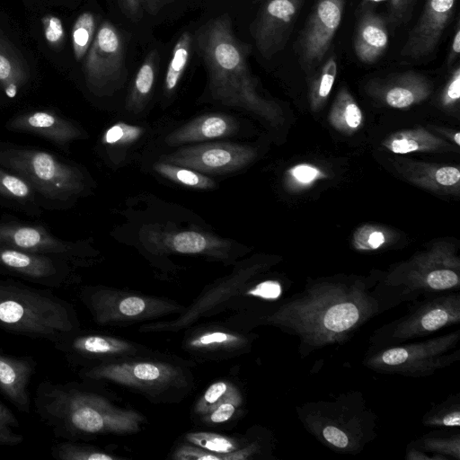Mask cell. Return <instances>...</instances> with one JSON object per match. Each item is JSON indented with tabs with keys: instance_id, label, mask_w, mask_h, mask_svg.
<instances>
[{
	"instance_id": "4dcf8cb0",
	"label": "cell",
	"mask_w": 460,
	"mask_h": 460,
	"mask_svg": "<svg viewBox=\"0 0 460 460\" xmlns=\"http://www.w3.org/2000/svg\"><path fill=\"white\" fill-rule=\"evenodd\" d=\"M232 401L241 403L242 398L238 390L231 384L219 381L212 384L197 404V411L209 413L220 403Z\"/></svg>"
},
{
	"instance_id": "2e32d148",
	"label": "cell",
	"mask_w": 460,
	"mask_h": 460,
	"mask_svg": "<svg viewBox=\"0 0 460 460\" xmlns=\"http://www.w3.org/2000/svg\"><path fill=\"white\" fill-rule=\"evenodd\" d=\"M35 369L33 358L13 356L0 349V392L20 411H30L29 385Z\"/></svg>"
},
{
	"instance_id": "cb8c5ba5",
	"label": "cell",
	"mask_w": 460,
	"mask_h": 460,
	"mask_svg": "<svg viewBox=\"0 0 460 460\" xmlns=\"http://www.w3.org/2000/svg\"><path fill=\"white\" fill-rule=\"evenodd\" d=\"M426 79L418 73L407 72L400 75L385 88V100L394 108H406L429 93Z\"/></svg>"
},
{
	"instance_id": "f6af8a7d",
	"label": "cell",
	"mask_w": 460,
	"mask_h": 460,
	"mask_svg": "<svg viewBox=\"0 0 460 460\" xmlns=\"http://www.w3.org/2000/svg\"><path fill=\"white\" fill-rule=\"evenodd\" d=\"M460 97V66L456 64L444 91L443 98L447 102H456Z\"/></svg>"
},
{
	"instance_id": "9c48e42d",
	"label": "cell",
	"mask_w": 460,
	"mask_h": 460,
	"mask_svg": "<svg viewBox=\"0 0 460 460\" xmlns=\"http://www.w3.org/2000/svg\"><path fill=\"white\" fill-rule=\"evenodd\" d=\"M125 68V45L119 31L109 21L99 26L85 55L84 70L88 87L95 93L111 90Z\"/></svg>"
},
{
	"instance_id": "ac0fdd59",
	"label": "cell",
	"mask_w": 460,
	"mask_h": 460,
	"mask_svg": "<svg viewBox=\"0 0 460 460\" xmlns=\"http://www.w3.org/2000/svg\"><path fill=\"white\" fill-rule=\"evenodd\" d=\"M65 145L81 136L80 129L71 121L49 111H29L12 119L7 126Z\"/></svg>"
},
{
	"instance_id": "836d02e7",
	"label": "cell",
	"mask_w": 460,
	"mask_h": 460,
	"mask_svg": "<svg viewBox=\"0 0 460 460\" xmlns=\"http://www.w3.org/2000/svg\"><path fill=\"white\" fill-rule=\"evenodd\" d=\"M187 439L199 447L216 454L224 455L239 449V446L234 440L214 433H189Z\"/></svg>"
},
{
	"instance_id": "ffe728a7",
	"label": "cell",
	"mask_w": 460,
	"mask_h": 460,
	"mask_svg": "<svg viewBox=\"0 0 460 460\" xmlns=\"http://www.w3.org/2000/svg\"><path fill=\"white\" fill-rule=\"evenodd\" d=\"M389 45V32L384 18L370 8L364 9L358 20L353 48L364 64L378 61Z\"/></svg>"
},
{
	"instance_id": "ee69618b",
	"label": "cell",
	"mask_w": 460,
	"mask_h": 460,
	"mask_svg": "<svg viewBox=\"0 0 460 460\" xmlns=\"http://www.w3.org/2000/svg\"><path fill=\"white\" fill-rule=\"evenodd\" d=\"M146 308V300L138 296H128L122 299L118 310L126 316H136L142 314Z\"/></svg>"
},
{
	"instance_id": "d4e9b609",
	"label": "cell",
	"mask_w": 460,
	"mask_h": 460,
	"mask_svg": "<svg viewBox=\"0 0 460 460\" xmlns=\"http://www.w3.org/2000/svg\"><path fill=\"white\" fill-rule=\"evenodd\" d=\"M409 445L434 456L435 460H460L459 430L429 432Z\"/></svg>"
},
{
	"instance_id": "ba28073f",
	"label": "cell",
	"mask_w": 460,
	"mask_h": 460,
	"mask_svg": "<svg viewBox=\"0 0 460 460\" xmlns=\"http://www.w3.org/2000/svg\"><path fill=\"white\" fill-rule=\"evenodd\" d=\"M0 161L49 199H67L84 188L80 172L48 152L12 149L1 152Z\"/></svg>"
},
{
	"instance_id": "b9f144b4",
	"label": "cell",
	"mask_w": 460,
	"mask_h": 460,
	"mask_svg": "<svg viewBox=\"0 0 460 460\" xmlns=\"http://www.w3.org/2000/svg\"><path fill=\"white\" fill-rule=\"evenodd\" d=\"M227 454H216L201 449V447L183 446L177 450L176 458L182 460H227Z\"/></svg>"
},
{
	"instance_id": "816d5d0a",
	"label": "cell",
	"mask_w": 460,
	"mask_h": 460,
	"mask_svg": "<svg viewBox=\"0 0 460 460\" xmlns=\"http://www.w3.org/2000/svg\"><path fill=\"white\" fill-rule=\"evenodd\" d=\"M460 54V24L457 20L455 27V31L453 33V37L451 40V43L449 46L447 64V66L455 65V62L457 61Z\"/></svg>"
},
{
	"instance_id": "5bb4252c",
	"label": "cell",
	"mask_w": 460,
	"mask_h": 460,
	"mask_svg": "<svg viewBox=\"0 0 460 460\" xmlns=\"http://www.w3.org/2000/svg\"><path fill=\"white\" fill-rule=\"evenodd\" d=\"M0 269L48 288L71 282L68 271L51 256L0 247Z\"/></svg>"
},
{
	"instance_id": "d6a6232c",
	"label": "cell",
	"mask_w": 460,
	"mask_h": 460,
	"mask_svg": "<svg viewBox=\"0 0 460 460\" xmlns=\"http://www.w3.org/2000/svg\"><path fill=\"white\" fill-rule=\"evenodd\" d=\"M318 66L313 81L312 94L314 100L322 101L327 98L333 86L338 73L337 58L334 55H329Z\"/></svg>"
},
{
	"instance_id": "f546056e",
	"label": "cell",
	"mask_w": 460,
	"mask_h": 460,
	"mask_svg": "<svg viewBox=\"0 0 460 460\" xmlns=\"http://www.w3.org/2000/svg\"><path fill=\"white\" fill-rule=\"evenodd\" d=\"M96 21L93 13L84 12L75 20L71 32L72 49L75 58L82 60L95 35Z\"/></svg>"
},
{
	"instance_id": "11a10c76",
	"label": "cell",
	"mask_w": 460,
	"mask_h": 460,
	"mask_svg": "<svg viewBox=\"0 0 460 460\" xmlns=\"http://www.w3.org/2000/svg\"><path fill=\"white\" fill-rule=\"evenodd\" d=\"M460 137V133H459V132H456V133L455 134V137H454V138H455V142H456L457 145H460V137Z\"/></svg>"
},
{
	"instance_id": "7dc6e473",
	"label": "cell",
	"mask_w": 460,
	"mask_h": 460,
	"mask_svg": "<svg viewBox=\"0 0 460 460\" xmlns=\"http://www.w3.org/2000/svg\"><path fill=\"white\" fill-rule=\"evenodd\" d=\"M435 179L438 183L444 186H452L460 180V172L457 168L445 166L437 170Z\"/></svg>"
},
{
	"instance_id": "74e56055",
	"label": "cell",
	"mask_w": 460,
	"mask_h": 460,
	"mask_svg": "<svg viewBox=\"0 0 460 460\" xmlns=\"http://www.w3.org/2000/svg\"><path fill=\"white\" fill-rule=\"evenodd\" d=\"M44 38L49 46L59 50L65 41L66 32L62 21L56 15L46 14L41 19Z\"/></svg>"
},
{
	"instance_id": "bcb514c9",
	"label": "cell",
	"mask_w": 460,
	"mask_h": 460,
	"mask_svg": "<svg viewBox=\"0 0 460 460\" xmlns=\"http://www.w3.org/2000/svg\"><path fill=\"white\" fill-rule=\"evenodd\" d=\"M238 405L239 403L232 401L220 403L209 412V421L213 423H222L228 420L234 415L235 407Z\"/></svg>"
},
{
	"instance_id": "7a4b0ae2",
	"label": "cell",
	"mask_w": 460,
	"mask_h": 460,
	"mask_svg": "<svg viewBox=\"0 0 460 460\" xmlns=\"http://www.w3.org/2000/svg\"><path fill=\"white\" fill-rule=\"evenodd\" d=\"M35 411L56 437L127 433L139 429L140 415L115 408L102 396L72 383L42 381L35 392Z\"/></svg>"
},
{
	"instance_id": "603a6c76",
	"label": "cell",
	"mask_w": 460,
	"mask_h": 460,
	"mask_svg": "<svg viewBox=\"0 0 460 460\" xmlns=\"http://www.w3.org/2000/svg\"><path fill=\"white\" fill-rule=\"evenodd\" d=\"M163 244L179 253H215L226 250L230 243L210 234L192 230L167 233L163 235Z\"/></svg>"
},
{
	"instance_id": "30bf717a",
	"label": "cell",
	"mask_w": 460,
	"mask_h": 460,
	"mask_svg": "<svg viewBox=\"0 0 460 460\" xmlns=\"http://www.w3.org/2000/svg\"><path fill=\"white\" fill-rule=\"evenodd\" d=\"M344 0H316L298 38V61L305 71H313L326 58L341 25Z\"/></svg>"
},
{
	"instance_id": "7c38bea8",
	"label": "cell",
	"mask_w": 460,
	"mask_h": 460,
	"mask_svg": "<svg viewBox=\"0 0 460 460\" xmlns=\"http://www.w3.org/2000/svg\"><path fill=\"white\" fill-rule=\"evenodd\" d=\"M305 0H266L252 28L260 54L271 58L286 45Z\"/></svg>"
},
{
	"instance_id": "6da1fadb",
	"label": "cell",
	"mask_w": 460,
	"mask_h": 460,
	"mask_svg": "<svg viewBox=\"0 0 460 460\" xmlns=\"http://www.w3.org/2000/svg\"><path fill=\"white\" fill-rule=\"evenodd\" d=\"M400 303L384 281L322 279L309 281L266 321L296 336L300 357L305 358L327 346L346 342L371 319Z\"/></svg>"
},
{
	"instance_id": "484cf974",
	"label": "cell",
	"mask_w": 460,
	"mask_h": 460,
	"mask_svg": "<svg viewBox=\"0 0 460 460\" xmlns=\"http://www.w3.org/2000/svg\"><path fill=\"white\" fill-rule=\"evenodd\" d=\"M158 59V52L152 50L138 68L128 99L129 111H139L147 102L155 85Z\"/></svg>"
},
{
	"instance_id": "8992f818",
	"label": "cell",
	"mask_w": 460,
	"mask_h": 460,
	"mask_svg": "<svg viewBox=\"0 0 460 460\" xmlns=\"http://www.w3.org/2000/svg\"><path fill=\"white\" fill-rule=\"evenodd\" d=\"M460 330L416 342L370 347L362 364L379 373L425 377L460 359Z\"/></svg>"
},
{
	"instance_id": "277c9868",
	"label": "cell",
	"mask_w": 460,
	"mask_h": 460,
	"mask_svg": "<svg viewBox=\"0 0 460 460\" xmlns=\"http://www.w3.org/2000/svg\"><path fill=\"white\" fill-rule=\"evenodd\" d=\"M76 314L71 304L49 288L0 279V329L57 345L75 334Z\"/></svg>"
},
{
	"instance_id": "f5cc1de1",
	"label": "cell",
	"mask_w": 460,
	"mask_h": 460,
	"mask_svg": "<svg viewBox=\"0 0 460 460\" xmlns=\"http://www.w3.org/2000/svg\"><path fill=\"white\" fill-rule=\"evenodd\" d=\"M175 0H141L142 8L149 14H157L166 4Z\"/></svg>"
},
{
	"instance_id": "f1b7e54d",
	"label": "cell",
	"mask_w": 460,
	"mask_h": 460,
	"mask_svg": "<svg viewBox=\"0 0 460 460\" xmlns=\"http://www.w3.org/2000/svg\"><path fill=\"white\" fill-rule=\"evenodd\" d=\"M154 170L161 176L190 188L208 190L215 186V181L202 172L164 161L156 163Z\"/></svg>"
},
{
	"instance_id": "f907efd6",
	"label": "cell",
	"mask_w": 460,
	"mask_h": 460,
	"mask_svg": "<svg viewBox=\"0 0 460 460\" xmlns=\"http://www.w3.org/2000/svg\"><path fill=\"white\" fill-rule=\"evenodd\" d=\"M294 177L300 182L308 183L314 181L319 174L316 168L308 164H299L292 169Z\"/></svg>"
},
{
	"instance_id": "60d3db41",
	"label": "cell",
	"mask_w": 460,
	"mask_h": 460,
	"mask_svg": "<svg viewBox=\"0 0 460 460\" xmlns=\"http://www.w3.org/2000/svg\"><path fill=\"white\" fill-rule=\"evenodd\" d=\"M416 0H387L389 22L394 26L405 23L411 17Z\"/></svg>"
},
{
	"instance_id": "5b68a950",
	"label": "cell",
	"mask_w": 460,
	"mask_h": 460,
	"mask_svg": "<svg viewBox=\"0 0 460 460\" xmlns=\"http://www.w3.org/2000/svg\"><path fill=\"white\" fill-rule=\"evenodd\" d=\"M302 426L322 445L357 455L377 437V416L358 391H348L296 406Z\"/></svg>"
},
{
	"instance_id": "8d00e7d4",
	"label": "cell",
	"mask_w": 460,
	"mask_h": 460,
	"mask_svg": "<svg viewBox=\"0 0 460 460\" xmlns=\"http://www.w3.org/2000/svg\"><path fill=\"white\" fill-rule=\"evenodd\" d=\"M142 135L141 127L119 122L107 129L103 136V143L110 146H124L133 143Z\"/></svg>"
},
{
	"instance_id": "44dd1931",
	"label": "cell",
	"mask_w": 460,
	"mask_h": 460,
	"mask_svg": "<svg viewBox=\"0 0 460 460\" xmlns=\"http://www.w3.org/2000/svg\"><path fill=\"white\" fill-rule=\"evenodd\" d=\"M66 357H102L125 353L131 349L128 343L112 337L102 335L71 336L67 340L55 345Z\"/></svg>"
},
{
	"instance_id": "d590c367",
	"label": "cell",
	"mask_w": 460,
	"mask_h": 460,
	"mask_svg": "<svg viewBox=\"0 0 460 460\" xmlns=\"http://www.w3.org/2000/svg\"><path fill=\"white\" fill-rule=\"evenodd\" d=\"M0 193L11 199H26L32 195V186L25 179L0 169Z\"/></svg>"
},
{
	"instance_id": "4fadbf2b",
	"label": "cell",
	"mask_w": 460,
	"mask_h": 460,
	"mask_svg": "<svg viewBox=\"0 0 460 460\" xmlns=\"http://www.w3.org/2000/svg\"><path fill=\"white\" fill-rule=\"evenodd\" d=\"M457 0H426L422 12L401 50L402 58L422 60L430 56L450 22Z\"/></svg>"
},
{
	"instance_id": "e0dca14e",
	"label": "cell",
	"mask_w": 460,
	"mask_h": 460,
	"mask_svg": "<svg viewBox=\"0 0 460 460\" xmlns=\"http://www.w3.org/2000/svg\"><path fill=\"white\" fill-rule=\"evenodd\" d=\"M0 247L46 255L66 256L70 247L41 226L0 224Z\"/></svg>"
},
{
	"instance_id": "e575fe53",
	"label": "cell",
	"mask_w": 460,
	"mask_h": 460,
	"mask_svg": "<svg viewBox=\"0 0 460 460\" xmlns=\"http://www.w3.org/2000/svg\"><path fill=\"white\" fill-rule=\"evenodd\" d=\"M20 423L12 411L0 402V446H17L24 437L19 432Z\"/></svg>"
},
{
	"instance_id": "f35d334b",
	"label": "cell",
	"mask_w": 460,
	"mask_h": 460,
	"mask_svg": "<svg viewBox=\"0 0 460 460\" xmlns=\"http://www.w3.org/2000/svg\"><path fill=\"white\" fill-rule=\"evenodd\" d=\"M337 107L341 111V115H343L349 128H356L360 125L362 120L361 111L345 89L338 96Z\"/></svg>"
},
{
	"instance_id": "1f68e13d",
	"label": "cell",
	"mask_w": 460,
	"mask_h": 460,
	"mask_svg": "<svg viewBox=\"0 0 460 460\" xmlns=\"http://www.w3.org/2000/svg\"><path fill=\"white\" fill-rule=\"evenodd\" d=\"M50 455L58 460H112L114 456L93 447L71 441L60 442L50 449Z\"/></svg>"
},
{
	"instance_id": "52a82bcc",
	"label": "cell",
	"mask_w": 460,
	"mask_h": 460,
	"mask_svg": "<svg viewBox=\"0 0 460 460\" xmlns=\"http://www.w3.org/2000/svg\"><path fill=\"white\" fill-rule=\"evenodd\" d=\"M403 316L381 326L370 338L371 347L406 342L460 323V294L449 291L424 296Z\"/></svg>"
},
{
	"instance_id": "3957f363",
	"label": "cell",
	"mask_w": 460,
	"mask_h": 460,
	"mask_svg": "<svg viewBox=\"0 0 460 460\" xmlns=\"http://www.w3.org/2000/svg\"><path fill=\"white\" fill-rule=\"evenodd\" d=\"M195 43L207 68L208 90L214 100L257 112L267 109L249 68L251 47L236 38L227 13L203 24L195 35Z\"/></svg>"
},
{
	"instance_id": "db71d44e",
	"label": "cell",
	"mask_w": 460,
	"mask_h": 460,
	"mask_svg": "<svg viewBox=\"0 0 460 460\" xmlns=\"http://www.w3.org/2000/svg\"><path fill=\"white\" fill-rule=\"evenodd\" d=\"M385 243L383 233L375 231L371 233L367 241V246L370 249H377Z\"/></svg>"
},
{
	"instance_id": "c3c4849f",
	"label": "cell",
	"mask_w": 460,
	"mask_h": 460,
	"mask_svg": "<svg viewBox=\"0 0 460 460\" xmlns=\"http://www.w3.org/2000/svg\"><path fill=\"white\" fill-rule=\"evenodd\" d=\"M122 13L130 20L137 21L142 16L141 0H118Z\"/></svg>"
},
{
	"instance_id": "7402d4cb",
	"label": "cell",
	"mask_w": 460,
	"mask_h": 460,
	"mask_svg": "<svg viewBox=\"0 0 460 460\" xmlns=\"http://www.w3.org/2000/svg\"><path fill=\"white\" fill-rule=\"evenodd\" d=\"M29 76L28 64L20 50L0 35V85L5 95L14 98Z\"/></svg>"
},
{
	"instance_id": "7bdbcfd3",
	"label": "cell",
	"mask_w": 460,
	"mask_h": 460,
	"mask_svg": "<svg viewBox=\"0 0 460 460\" xmlns=\"http://www.w3.org/2000/svg\"><path fill=\"white\" fill-rule=\"evenodd\" d=\"M282 287L276 280H265L248 291V295L263 299L273 300L281 296Z\"/></svg>"
},
{
	"instance_id": "681fc988",
	"label": "cell",
	"mask_w": 460,
	"mask_h": 460,
	"mask_svg": "<svg viewBox=\"0 0 460 460\" xmlns=\"http://www.w3.org/2000/svg\"><path fill=\"white\" fill-rule=\"evenodd\" d=\"M389 148L396 154H406L419 149V145L411 137H402L394 139L389 145Z\"/></svg>"
},
{
	"instance_id": "ab89813d",
	"label": "cell",
	"mask_w": 460,
	"mask_h": 460,
	"mask_svg": "<svg viewBox=\"0 0 460 460\" xmlns=\"http://www.w3.org/2000/svg\"><path fill=\"white\" fill-rule=\"evenodd\" d=\"M239 341L240 338L227 332H208L191 341L190 344L196 348H217Z\"/></svg>"
},
{
	"instance_id": "9a60e30c",
	"label": "cell",
	"mask_w": 460,
	"mask_h": 460,
	"mask_svg": "<svg viewBox=\"0 0 460 460\" xmlns=\"http://www.w3.org/2000/svg\"><path fill=\"white\" fill-rule=\"evenodd\" d=\"M86 378L106 379L133 386L158 385L171 380L174 369L155 362H124L94 366L81 372Z\"/></svg>"
},
{
	"instance_id": "d6986e66",
	"label": "cell",
	"mask_w": 460,
	"mask_h": 460,
	"mask_svg": "<svg viewBox=\"0 0 460 460\" xmlns=\"http://www.w3.org/2000/svg\"><path fill=\"white\" fill-rule=\"evenodd\" d=\"M236 131L234 118L222 113H207L172 131L164 141L170 146H177L223 138Z\"/></svg>"
},
{
	"instance_id": "83f0119b",
	"label": "cell",
	"mask_w": 460,
	"mask_h": 460,
	"mask_svg": "<svg viewBox=\"0 0 460 460\" xmlns=\"http://www.w3.org/2000/svg\"><path fill=\"white\" fill-rule=\"evenodd\" d=\"M426 427H438L448 429H459L460 427V395L450 394L442 402L434 405L422 417Z\"/></svg>"
},
{
	"instance_id": "4316f807",
	"label": "cell",
	"mask_w": 460,
	"mask_h": 460,
	"mask_svg": "<svg viewBox=\"0 0 460 460\" xmlns=\"http://www.w3.org/2000/svg\"><path fill=\"white\" fill-rule=\"evenodd\" d=\"M194 37L190 31H184L177 40L169 61L164 77V93H174L190 60Z\"/></svg>"
},
{
	"instance_id": "8fae6325",
	"label": "cell",
	"mask_w": 460,
	"mask_h": 460,
	"mask_svg": "<svg viewBox=\"0 0 460 460\" xmlns=\"http://www.w3.org/2000/svg\"><path fill=\"white\" fill-rule=\"evenodd\" d=\"M253 155V150L243 145L202 143L181 147L165 155L163 161L199 172L222 173L244 167Z\"/></svg>"
}]
</instances>
